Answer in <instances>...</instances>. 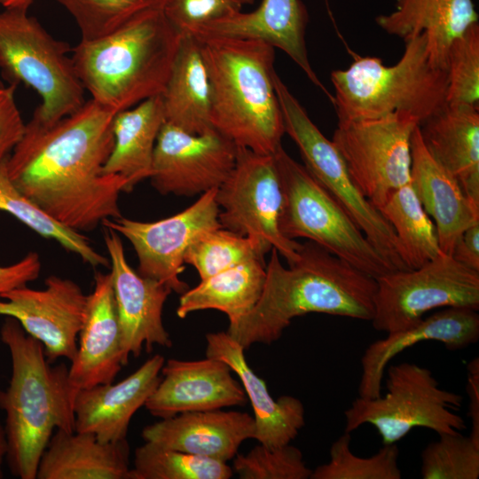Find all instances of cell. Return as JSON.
Returning a JSON list of instances; mask_svg holds the SVG:
<instances>
[{
    "label": "cell",
    "mask_w": 479,
    "mask_h": 479,
    "mask_svg": "<svg viewBox=\"0 0 479 479\" xmlns=\"http://www.w3.org/2000/svg\"><path fill=\"white\" fill-rule=\"evenodd\" d=\"M116 113L93 99L51 125L29 121L7 158L14 185L53 219L78 232L122 216L129 181L104 174Z\"/></svg>",
    "instance_id": "obj_1"
},
{
    "label": "cell",
    "mask_w": 479,
    "mask_h": 479,
    "mask_svg": "<svg viewBox=\"0 0 479 479\" xmlns=\"http://www.w3.org/2000/svg\"><path fill=\"white\" fill-rule=\"evenodd\" d=\"M265 272L257 303L226 331L244 349L278 341L294 318L308 313L365 321L373 317L375 279L313 241L302 244L287 268L272 248Z\"/></svg>",
    "instance_id": "obj_2"
},
{
    "label": "cell",
    "mask_w": 479,
    "mask_h": 479,
    "mask_svg": "<svg viewBox=\"0 0 479 479\" xmlns=\"http://www.w3.org/2000/svg\"><path fill=\"white\" fill-rule=\"evenodd\" d=\"M0 337L12 359L8 387L0 390L5 412L6 461L20 479H36L38 465L53 432L75 431L74 402L68 367L51 365L43 344L6 317Z\"/></svg>",
    "instance_id": "obj_3"
},
{
    "label": "cell",
    "mask_w": 479,
    "mask_h": 479,
    "mask_svg": "<svg viewBox=\"0 0 479 479\" xmlns=\"http://www.w3.org/2000/svg\"><path fill=\"white\" fill-rule=\"evenodd\" d=\"M192 35L209 81L212 127L239 147L274 154L285 134L273 82L274 47L256 39Z\"/></svg>",
    "instance_id": "obj_4"
},
{
    "label": "cell",
    "mask_w": 479,
    "mask_h": 479,
    "mask_svg": "<svg viewBox=\"0 0 479 479\" xmlns=\"http://www.w3.org/2000/svg\"><path fill=\"white\" fill-rule=\"evenodd\" d=\"M181 36L161 8H152L99 38L81 40L71 58L91 99L118 113L163 93Z\"/></svg>",
    "instance_id": "obj_5"
},
{
    "label": "cell",
    "mask_w": 479,
    "mask_h": 479,
    "mask_svg": "<svg viewBox=\"0 0 479 479\" xmlns=\"http://www.w3.org/2000/svg\"><path fill=\"white\" fill-rule=\"evenodd\" d=\"M404 43L403 55L393 66L376 57H357L348 68L332 72V104L338 121L404 112L420 123L447 104L446 70L431 62L426 35Z\"/></svg>",
    "instance_id": "obj_6"
},
{
    "label": "cell",
    "mask_w": 479,
    "mask_h": 479,
    "mask_svg": "<svg viewBox=\"0 0 479 479\" xmlns=\"http://www.w3.org/2000/svg\"><path fill=\"white\" fill-rule=\"evenodd\" d=\"M69 44L52 37L27 8L0 12V70L16 86L33 89L42 103L31 121L51 125L77 111L84 88L77 76Z\"/></svg>",
    "instance_id": "obj_7"
},
{
    "label": "cell",
    "mask_w": 479,
    "mask_h": 479,
    "mask_svg": "<svg viewBox=\"0 0 479 479\" xmlns=\"http://www.w3.org/2000/svg\"><path fill=\"white\" fill-rule=\"evenodd\" d=\"M283 205V236L313 241L357 269L377 279L393 271L365 235L307 169L282 146L274 153Z\"/></svg>",
    "instance_id": "obj_8"
},
{
    "label": "cell",
    "mask_w": 479,
    "mask_h": 479,
    "mask_svg": "<svg viewBox=\"0 0 479 479\" xmlns=\"http://www.w3.org/2000/svg\"><path fill=\"white\" fill-rule=\"evenodd\" d=\"M386 369V394L355 398L344 412V432L369 424L387 445L397 444L415 428H426L438 435L467 428L464 419L453 412L461 407L462 396L441 389L428 368L403 362Z\"/></svg>",
    "instance_id": "obj_9"
},
{
    "label": "cell",
    "mask_w": 479,
    "mask_h": 479,
    "mask_svg": "<svg viewBox=\"0 0 479 479\" xmlns=\"http://www.w3.org/2000/svg\"><path fill=\"white\" fill-rule=\"evenodd\" d=\"M273 75L285 133L297 145L303 166L347 212L393 271L409 270L392 226L356 185L332 140L314 124L278 74Z\"/></svg>",
    "instance_id": "obj_10"
},
{
    "label": "cell",
    "mask_w": 479,
    "mask_h": 479,
    "mask_svg": "<svg viewBox=\"0 0 479 479\" xmlns=\"http://www.w3.org/2000/svg\"><path fill=\"white\" fill-rule=\"evenodd\" d=\"M375 280L371 321L387 334L416 325L436 308L479 310V271L444 253L417 269L388 272Z\"/></svg>",
    "instance_id": "obj_11"
},
{
    "label": "cell",
    "mask_w": 479,
    "mask_h": 479,
    "mask_svg": "<svg viewBox=\"0 0 479 479\" xmlns=\"http://www.w3.org/2000/svg\"><path fill=\"white\" fill-rule=\"evenodd\" d=\"M419 124L404 112L338 121L332 142L356 185L377 208L411 182V139Z\"/></svg>",
    "instance_id": "obj_12"
},
{
    "label": "cell",
    "mask_w": 479,
    "mask_h": 479,
    "mask_svg": "<svg viewBox=\"0 0 479 479\" xmlns=\"http://www.w3.org/2000/svg\"><path fill=\"white\" fill-rule=\"evenodd\" d=\"M222 227L255 241L265 254L275 248L287 264L299 256L302 243L279 229L283 192L274 154L237 148L235 165L216 190Z\"/></svg>",
    "instance_id": "obj_13"
},
{
    "label": "cell",
    "mask_w": 479,
    "mask_h": 479,
    "mask_svg": "<svg viewBox=\"0 0 479 479\" xmlns=\"http://www.w3.org/2000/svg\"><path fill=\"white\" fill-rule=\"evenodd\" d=\"M217 189L209 190L181 212L155 222H139L126 217L105 219L101 224L123 235L133 246L138 259L137 272L158 280L172 292L183 294L188 285L180 279L185 256L201 233L222 227Z\"/></svg>",
    "instance_id": "obj_14"
},
{
    "label": "cell",
    "mask_w": 479,
    "mask_h": 479,
    "mask_svg": "<svg viewBox=\"0 0 479 479\" xmlns=\"http://www.w3.org/2000/svg\"><path fill=\"white\" fill-rule=\"evenodd\" d=\"M237 148L216 130L193 135L165 122L154 147L152 185L161 194L187 197L217 189L235 165Z\"/></svg>",
    "instance_id": "obj_15"
},
{
    "label": "cell",
    "mask_w": 479,
    "mask_h": 479,
    "mask_svg": "<svg viewBox=\"0 0 479 479\" xmlns=\"http://www.w3.org/2000/svg\"><path fill=\"white\" fill-rule=\"evenodd\" d=\"M87 304L88 295L76 282L51 275L43 289L24 286L4 294L0 299V315L15 318L27 334L39 341L51 364L60 357L71 362Z\"/></svg>",
    "instance_id": "obj_16"
},
{
    "label": "cell",
    "mask_w": 479,
    "mask_h": 479,
    "mask_svg": "<svg viewBox=\"0 0 479 479\" xmlns=\"http://www.w3.org/2000/svg\"><path fill=\"white\" fill-rule=\"evenodd\" d=\"M104 241L109 255L112 284L121 330L125 364L129 357L140 356L145 347L170 348L172 341L162 321L163 306L172 290L146 278L128 263L122 241L115 231L106 228Z\"/></svg>",
    "instance_id": "obj_17"
},
{
    "label": "cell",
    "mask_w": 479,
    "mask_h": 479,
    "mask_svg": "<svg viewBox=\"0 0 479 479\" xmlns=\"http://www.w3.org/2000/svg\"><path fill=\"white\" fill-rule=\"evenodd\" d=\"M232 373L230 366L218 358H170L164 363L161 379L145 407L152 415L166 419L187 412L242 406L247 397Z\"/></svg>",
    "instance_id": "obj_18"
},
{
    "label": "cell",
    "mask_w": 479,
    "mask_h": 479,
    "mask_svg": "<svg viewBox=\"0 0 479 479\" xmlns=\"http://www.w3.org/2000/svg\"><path fill=\"white\" fill-rule=\"evenodd\" d=\"M164 363L156 354L115 384L79 389L74 402L75 431L94 434L104 443L126 440L133 415L145 406L161 379Z\"/></svg>",
    "instance_id": "obj_19"
},
{
    "label": "cell",
    "mask_w": 479,
    "mask_h": 479,
    "mask_svg": "<svg viewBox=\"0 0 479 479\" xmlns=\"http://www.w3.org/2000/svg\"><path fill=\"white\" fill-rule=\"evenodd\" d=\"M125 365L112 276L97 271L77 350L68 367L69 381L76 391L112 383Z\"/></svg>",
    "instance_id": "obj_20"
},
{
    "label": "cell",
    "mask_w": 479,
    "mask_h": 479,
    "mask_svg": "<svg viewBox=\"0 0 479 479\" xmlns=\"http://www.w3.org/2000/svg\"><path fill=\"white\" fill-rule=\"evenodd\" d=\"M308 12L301 0H262L254 12H234L188 33L263 41L283 51L333 103L334 96L314 72L305 42Z\"/></svg>",
    "instance_id": "obj_21"
},
{
    "label": "cell",
    "mask_w": 479,
    "mask_h": 479,
    "mask_svg": "<svg viewBox=\"0 0 479 479\" xmlns=\"http://www.w3.org/2000/svg\"><path fill=\"white\" fill-rule=\"evenodd\" d=\"M479 340L478 310L447 307L406 329L389 333L372 342L361 357L358 396L376 398L381 395L384 372L389 363L403 350L419 342L436 341L447 349L459 350Z\"/></svg>",
    "instance_id": "obj_22"
},
{
    "label": "cell",
    "mask_w": 479,
    "mask_h": 479,
    "mask_svg": "<svg viewBox=\"0 0 479 479\" xmlns=\"http://www.w3.org/2000/svg\"><path fill=\"white\" fill-rule=\"evenodd\" d=\"M254 417L247 412L221 409L187 412L144 428L145 442L227 462L240 444L254 438Z\"/></svg>",
    "instance_id": "obj_23"
},
{
    "label": "cell",
    "mask_w": 479,
    "mask_h": 479,
    "mask_svg": "<svg viewBox=\"0 0 479 479\" xmlns=\"http://www.w3.org/2000/svg\"><path fill=\"white\" fill-rule=\"evenodd\" d=\"M206 341V357L225 362L240 379L254 411V439L268 448L290 444L305 425L301 400L293 396L274 399L247 362L244 348L226 332L208 333Z\"/></svg>",
    "instance_id": "obj_24"
},
{
    "label": "cell",
    "mask_w": 479,
    "mask_h": 479,
    "mask_svg": "<svg viewBox=\"0 0 479 479\" xmlns=\"http://www.w3.org/2000/svg\"><path fill=\"white\" fill-rule=\"evenodd\" d=\"M411 185L426 213L435 220L442 253L452 254L460 234L479 222V208L458 181L429 153L415 127L411 139Z\"/></svg>",
    "instance_id": "obj_25"
},
{
    "label": "cell",
    "mask_w": 479,
    "mask_h": 479,
    "mask_svg": "<svg viewBox=\"0 0 479 479\" xmlns=\"http://www.w3.org/2000/svg\"><path fill=\"white\" fill-rule=\"evenodd\" d=\"M478 106L446 104L419 124L422 141L459 183L467 199L479 208Z\"/></svg>",
    "instance_id": "obj_26"
},
{
    "label": "cell",
    "mask_w": 479,
    "mask_h": 479,
    "mask_svg": "<svg viewBox=\"0 0 479 479\" xmlns=\"http://www.w3.org/2000/svg\"><path fill=\"white\" fill-rule=\"evenodd\" d=\"M375 20L404 41L424 34L431 62L446 70L452 43L478 23V14L472 0H396L395 11Z\"/></svg>",
    "instance_id": "obj_27"
},
{
    "label": "cell",
    "mask_w": 479,
    "mask_h": 479,
    "mask_svg": "<svg viewBox=\"0 0 479 479\" xmlns=\"http://www.w3.org/2000/svg\"><path fill=\"white\" fill-rule=\"evenodd\" d=\"M129 456L127 440L104 443L91 433L57 429L36 479H130Z\"/></svg>",
    "instance_id": "obj_28"
},
{
    "label": "cell",
    "mask_w": 479,
    "mask_h": 479,
    "mask_svg": "<svg viewBox=\"0 0 479 479\" xmlns=\"http://www.w3.org/2000/svg\"><path fill=\"white\" fill-rule=\"evenodd\" d=\"M161 96L166 122L193 135L215 130L207 69L198 41L190 33L182 34Z\"/></svg>",
    "instance_id": "obj_29"
},
{
    "label": "cell",
    "mask_w": 479,
    "mask_h": 479,
    "mask_svg": "<svg viewBox=\"0 0 479 479\" xmlns=\"http://www.w3.org/2000/svg\"><path fill=\"white\" fill-rule=\"evenodd\" d=\"M165 122L161 95L116 113L114 146L103 173L126 178L131 191L137 183L149 178L156 140Z\"/></svg>",
    "instance_id": "obj_30"
},
{
    "label": "cell",
    "mask_w": 479,
    "mask_h": 479,
    "mask_svg": "<svg viewBox=\"0 0 479 479\" xmlns=\"http://www.w3.org/2000/svg\"><path fill=\"white\" fill-rule=\"evenodd\" d=\"M265 263L253 259L221 271L181 294L177 315L185 318L202 310H216L234 323L257 303L265 281Z\"/></svg>",
    "instance_id": "obj_31"
},
{
    "label": "cell",
    "mask_w": 479,
    "mask_h": 479,
    "mask_svg": "<svg viewBox=\"0 0 479 479\" xmlns=\"http://www.w3.org/2000/svg\"><path fill=\"white\" fill-rule=\"evenodd\" d=\"M378 209L392 226L409 270L420 267L442 253L436 226L411 184L395 191Z\"/></svg>",
    "instance_id": "obj_32"
},
{
    "label": "cell",
    "mask_w": 479,
    "mask_h": 479,
    "mask_svg": "<svg viewBox=\"0 0 479 479\" xmlns=\"http://www.w3.org/2000/svg\"><path fill=\"white\" fill-rule=\"evenodd\" d=\"M7 158L0 161V211L9 213L42 237L57 241L92 267H108L109 258L95 250L86 236L53 219L14 185L8 174Z\"/></svg>",
    "instance_id": "obj_33"
},
{
    "label": "cell",
    "mask_w": 479,
    "mask_h": 479,
    "mask_svg": "<svg viewBox=\"0 0 479 479\" xmlns=\"http://www.w3.org/2000/svg\"><path fill=\"white\" fill-rule=\"evenodd\" d=\"M226 462L145 442L135 450L130 479H229Z\"/></svg>",
    "instance_id": "obj_34"
},
{
    "label": "cell",
    "mask_w": 479,
    "mask_h": 479,
    "mask_svg": "<svg viewBox=\"0 0 479 479\" xmlns=\"http://www.w3.org/2000/svg\"><path fill=\"white\" fill-rule=\"evenodd\" d=\"M265 255L249 237L220 227L196 238L185 254V263L193 266L202 280L253 259L264 262Z\"/></svg>",
    "instance_id": "obj_35"
},
{
    "label": "cell",
    "mask_w": 479,
    "mask_h": 479,
    "mask_svg": "<svg viewBox=\"0 0 479 479\" xmlns=\"http://www.w3.org/2000/svg\"><path fill=\"white\" fill-rule=\"evenodd\" d=\"M350 433L344 432L330 447V459L312 470L310 479H400L397 444L383 445L378 452L361 458L350 450Z\"/></svg>",
    "instance_id": "obj_36"
},
{
    "label": "cell",
    "mask_w": 479,
    "mask_h": 479,
    "mask_svg": "<svg viewBox=\"0 0 479 479\" xmlns=\"http://www.w3.org/2000/svg\"><path fill=\"white\" fill-rule=\"evenodd\" d=\"M421 452L423 479H477L479 443L460 432L438 435Z\"/></svg>",
    "instance_id": "obj_37"
},
{
    "label": "cell",
    "mask_w": 479,
    "mask_h": 479,
    "mask_svg": "<svg viewBox=\"0 0 479 479\" xmlns=\"http://www.w3.org/2000/svg\"><path fill=\"white\" fill-rule=\"evenodd\" d=\"M75 19L81 40L99 38L137 13L161 8L163 0H55Z\"/></svg>",
    "instance_id": "obj_38"
},
{
    "label": "cell",
    "mask_w": 479,
    "mask_h": 479,
    "mask_svg": "<svg viewBox=\"0 0 479 479\" xmlns=\"http://www.w3.org/2000/svg\"><path fill=\"white\" fill-rule=\"evenodd\" d=\"M447 104L479 105V26L452 43L446 60Z\"/></svg>",
    "instance_id": "obj_39"
},
{
    "label": "cell",
    "mask_w": 479,
    "mask_h": 479,
    "mask_svg": "<svg viewBox=\"0 0 479 479\" xmlns=\"http://www.w3.org/2000/svg\"><path fill=\"white\" fill-rule=\"evenodd\" d=\"M232 469L241 479H308L312 473L300 449L290 444L277 448L259 444L236 454Z\"/></svg>",
    "instance_id": "obj_40"
},
{
    "label": "cell",
    "mask_w": 479,
    "mask_h": 479,
    "mask_svg": "<svg viewBox=\"0 0 479 479\" xmlns=\"http://www.w3.org/2000/svg\"><path fill=\"white\" fill-rule=\"evenodd\" d=\"M237 0H163L161 11L181 34L240 11Z\"/></svg>",
    "instance_id": "obj_41"
},
{
    "label": "cell",
    "mask_w": 479,
    "mask_h": 479,
    "mask_svg": "<svg viewBox=\"0 0 479 479\" xmlns=\"http://www.w3.org/2000/svg\"><path fill=\"white\" fill-rule=\"evenodd\" d=\"M15 85L0 81V161L9 156L21 138L25 123L14 98Z\"/></svg>",
    "instance_id": "obj_42"
},
{
    "label": "cell",
    "mask_w": 479,
    "mask_h": 479,
    "mask_svg": "<svg viewBox=\"0 0 479 479\" xmlns=\"http://www.w3.org/2000/svg\"><path fill=\"white\" fill-rule=\"evenodd\" d=\"M41 266L40 256L35 252H29L12 264L0 266V299L4 294L36 279Z\"/></svg>",
    "instance_id": "obj_43"
},
{
    "label": "cell",
    "mask_w": 479,
    "mask_h": 479,
    "mask_svg": "<svg viewBox=\"0 0 479 479\" xmlns=\"http://www.w3.org/2000/svg\"><path fill=\"white\" fill-rule=\"evenodd\" d=\"M451 255L467 268L479 271V222L470 225L460 234Z\"/></svg>",
    "instance_id": "obj_44"
},
{
    "label": "cell",
    "mask_w": 479,
    "mask_h": 479,
    "mask_svg": "<svg viewBox=\"0 0 479 479\" xmlns=\"http://www.w3.org/2000/svg\"><path fill=\"white\" fill-rule=\"evenodd\" d=\"M467 393L469 398L467 415L471 420L469 436L479 443V358H473L467 365Z\"/></svg>",
    "instance_id": "obj_45"
},
{
    "label": "cell",
    "mask_w": 479,
    "mask_h": 479,
    "mask_svg": "<svg viewBox=\"0 0 479 479\" xmlns=\"http://www.w3.org/2000/svg\"><path fill=\"white\" fill-rule=\"evenodd\" d=\"M7 454V441L4 426L0 421V479L4 477L3 466L4 460H6Z\"/></svg>",
    "instance_id": "obj_46"
},
{
    "label": "cell",
    "mask_w": 479,
    "mask_h": 479,
    "mask_svg": "<svg viewBox=\"0 0 479 479\" xmlns=\"http://www.w3.org/2000/svg\"><path fill=\"white\" fill-rule=\"evenodd\" d=\"M35 0H0V4L4 8H27L34 3Z\"/></svg>",
    "instance_id": "obj_47"
},
{
    "label": "cell",
    "mask_w": 479,
    "mask_h": 479,
    "mask_svg": "<svg viewBox=\"0 0 479 479\" xmlns=\"http://www.w3.org/2000/svg\"><path fill=\"white\" fill-rule=\"evenodd\" d=\"M241 5L243 4H252L255 0H237Z\"/></svg>",
    "instance_id": "obj_48"
},
{
    "label": "cell",
    "mask_w": 479,
    "mask_h": 479,
    "mask_svg": "<svg viewBox=\"0 0 479 479\" xmlns=\"http://www.w3.org/2000/svg\"><path fill=\"white\" fill-rule=\"evenodd\" d=\"M326 3H327V0H326Z\"/></svg>",
    "instance_id": "obj_49"
}]
</instances>
